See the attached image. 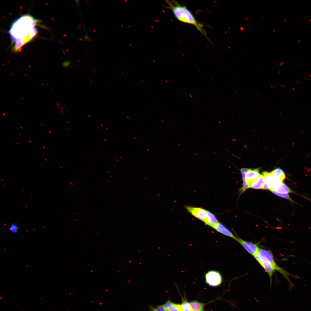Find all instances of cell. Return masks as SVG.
I'll list each match as a JSON object with an SVG mask.
<instances>
[{"mask_svg": "<svg viewBox=\"0 0 311 311\" xmlns=\"http://www.w3.org/2000/svg\"><path fill=\"white\" fill-rule=\"evenodd\" d=\"M38 20L32 16L25 14L20 16L12 24L9 31L13 49L17 51L30 41L37 34L36 26Z\"/></svg>", "mask_w": 311, "mask_h": 311, "instance_id": "6da1fadb", "label": "cell"}, {"mask_svg": "<svg viewBox=\"0 0 311 311\" xmlns=\"http://www.w3.org/2000/svg\"><path fill=\"white\" fill-rule=\"evenodd\" d=\"M167 5L166 8L171 10L176 18L184 23L192 24L207 38V34L203 25L199 22L191 12L185 5H181L175 0H166Z\"/></svg>", "mask_w": 311, "mask_h": 311, "instance_id": "7a4b0ae2", "label": "cell"}, {"mask_svg": "<svg viewBox=\"0 0 311 311\" xmlns=\"http://www.w3.org/2000/svg\"><path fill=\"white\" fill-rule=\"evenodd\" d=\"M262 174L265 177V180L261 189H269L271 191L280 183L283 182L277 179L271 172L264 171Z\"/></svg>", "mask_w": 311, "mask_h": 311, "instance_id": "3957f363", "label": "cell"}, {"mask_svg": "<svg viewBox=\"0 0 311 311\" xmlns=\"http://www.w3.org/2000/svg\"><path fill=\"white\" fill-rule=\"evenodd\" d=\"M206 282L209 286L213 287L220 285L222 281V277L219 271L211 270L208 271L205 275Z\"/></svg>", "mask_w": 311, "mask_h": 311, "instance_id": "277c9868", "label": "cell"}, {"mask_svg": "<svg viewBox=\"0 0 311 311\" xmlns=\"http://www.w3.org/2000/svg\"><path fill=\"white\" fill-rule=\"evenodd\" d=\"M258 254L262 257L268 260L271 264L275 270L280 272L288 280L289 279L287 273L279 267L275 263L272 253L270 251L260 249Z\"/></svg>", "mask_w": 311, "mask_h": 311, "instance_id": "5b68a950", "label": "cell"}, {"mask_svg": "<svg viewBox=\"0 0 311 311\" xmlns=\"http://www.w3.org/2000/svg\"><path fill=\"white\" fill-rule=\"evenodd\" d=\"M255 258L264 269L269 275L270 279V284L272 282V276L275 270L270 263L266 259L260 255L258 253L254 256Z\"/></svg>", "mask_w": 311, "mask_h": 311, "instance_id": "8992f818", "label": "cell"}, {"mask_svg": "<svg viewBox=\"0 0 311 311\" xmlns=\"http://www.w3.org/2000/svg\"><path fill=\"white\" fill-rule=\"evenodd\" d=\"M236 241H238L249 253L253 256L258 253L260 249L257 244L243 240L239 238H238Z\"/></svg>", "mask_w": 311, "mask_h": 311, "instance_id": "52a82bcc", "label": "cell"}, {"mask_svg": "<svg viewBox=\"0 0 311 311\" xmlns=\"http://www.w3.org/2000/svg\"><path fill=\"white\" fill-rule=\"evenodd\" d=\"M187 211L193 216L203 221L206 216L207 210L198 207L187 206L185 207Z\"/></svg>", "mask_w": 311, "mask_h": 311, "instance_id": "ba28073f", "label": "cell"}, {"mask_svg": "<svg viewBox=\"0 0 311 311\" xmlns=\"http://www.w3.org/2000/svg\"><path fill=\"white\" fill-rule=\"evenodd\" d=\"M211 227L218 232L236 240L238 238L226 227L219 222L213 225Z\"/></svg>", "mask_w": 311, "mask_h": 311, "instance_id": "9c48e42d", "label": "cell"}, {"mask_svg": "<svg viewBox=\"0 0 311 311\" xmlns=\"http://www.w3.org/2000/svg\"><path fill=\"white\" fill-rule=\"evenodd\" d=\"M259 168L254 169H250L245 173L246 181L249 185L257 180L261 175L259 173Z\"/></svg>", "mask_w": 311, "mask_h": 311, "instance_id": "30bf717a", "label": "cell"}, {"mask_svg": "<svg viewBox=\"0 0 311 311\" xmlns=\"http://www.w3.org/2000/svg\"><path fill=\"white\" fill-rule=\"evenodd\" d=\"M162 305L168 311H183L181 304L174 303L170 300Z\"/></svg>", "mask_w": 311, "mask_h": 311, "instance_id": "8fae6325", "label": "cell"}, {"mask_svg": "<svg viewBox=\"0 0 311 311\" xmlns=\"http://www.w3.org/2000/svg\"><path fill=\"white\" fill-rule=\"evenodd\" d=\"M203 222L207 225L211 227L219 222L217 219L215 215L208 211H207L206 212V217Z\"/></svg>", "mask_w": 311, "mask_h": 311, "instance_id": "7c38bea8", "label": "cell"}, {"mask_svg": "<svg viewBox=\"0 0 311 311\" xmlns=\"http://www.w3.org/2000/svg\"><path fill=\"white\" fill-rule=\"evenodd\" d=\"M272 190H274L281 193H295L296 194L295 191L291 189L283 182L280 183Z\"/></svg>", "mask_w": 311, "mask_h": 311, "instance_id": "4fadbf2b", "label": "cell"}, {"mask_svg": "<svg viewBox=\"0 0 311 311\" xmlns=\"http://www.w3.org/2000/svg\"><path fill=\"white\" fill-rule=\"evenodd\" d=\"M264 180V176L261 175L257 180L249 184V188L256 189H261Z\"/></svg>", "mask_w": 311, "mask_h": 311, "instance_id": "5bb4252c", "label": "cell"}, {"mask_svg": "<svg viewBox=\"0 0 311 311\" xmlns=\"http://www.w3.org/2000/svg\"><path fill=\"white\" fill-rule=\"evenodd\" d=\"M193 311H204V304L196 301L189 302Z\"/></svg>", "mask_w": 311, "mask_h": 311, "instance_id": "9a60e30c", "label": "cell"}, {"mask_svg": "<svg viewBox=\"0 0 311 311\" xmlns=\"http://www.w3.org/2000/svg\"><path fill=\"white\" fill-rule=\"evenodd\" d=\"M271 172L277 179L282 182H283V180L286 178L285 174L281 168H276Z\"/></svg>", "mask_w": 311, "mask_h": 311, "instance_id": "2e32d148", "label": "cell"}, {"mask_svg": "<svg viewBox=\"0 0 311 311\" xmlns=\"http://www.w3.org/2000/svg\"><path fill=\"white\" fill-rule=\"evenodd\" d=\"M271 191H272L274 194L277 196L287 199L291 202H295L293 201L291 198L290 197L288 194H283L279 193L274 190H272Z\"/></svg>", "mask_w": 311, "mask_h": 311, "instance_id": "e0dca14e", "label": "cell"}, {"mask_svg": "<svg viewBox=\"0 0 311 311\" xmlns=\"http://www.w3.org/2000/svg\"><path fill=\"white\" fill-rule=\"evenodd\" d=\"M183 311H193L189 302L186 300H183L181 304Z\"/></svg>", "mask_w": 311, "mask_h": 311, "instance_id": "ac0fdd59", "label": "cell"}, {"mask_svg": "<svg viewBox=\"0 0 311 311\" xmlns=\"http://www.w3.org/2000/svg\"><path fill=\"white\" fill-rule=\"evenodd\" d=\"M148 311H168L162 305H159L156 307L150 306Z\"/></svg>", "mask_w": 311, "mask_h": 311, "instance_id": "d6986e66", "label": "cell"}, {"mask_svg": "<svg viewBox=\"0 0 311 311\" xmlns=\"http://www.w3.org/2000/svg\"><path fill=\"white\" fill-rule=\"evenodd\" d=\"M9 230L10 232L12 234H14L17 233L18 230V225L15 223H12L10 227Z\"/></svg>", "mask_w": 311, "mask_h": 311, "instance_id": "ffe728a7", "label": "cell"}, {"mask_svg": "<svg viewBox=\"0 0 311 311\" xmlns=\"http://www.w3.org/2000/svg\"><path fill=\"white\" fill-rule=\"evenodd\" d=\"M70 65V63L69 62H66L64 63V66H68Z\"/></svg>", "mask_w": 311, "mask_h": 311, "instance_id": "44dd1931", "label": "cell"}]
</instances>
